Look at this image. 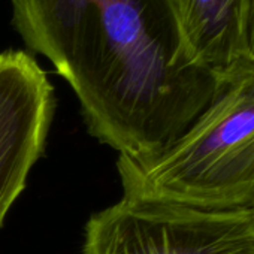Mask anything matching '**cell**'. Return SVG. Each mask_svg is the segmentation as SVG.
I'll return each mask as SVG.
<instances>
[{
    "mask_svg": "<svg viewBox=\"0 0 254 254\" xmlns=\"http://www.w3.org/2000/svg\"><path fill=\"white\" fill-rule=\"evenodd\" d=\"M12 12L73 88L88 132L123 157L168 150L220 87L187 57L169 0H12Z\"/></svg>",
    "mask_w": 254,
    "mask_h": 254,
    "instance_id": "6da1fadb",
    "label": "cell"
},
{
    "mask_svg": "<svg viewBox=\"0 0 254 254\" xmlns=\"http://www.w3.org/2000/svg\"><path fill=\"white\" fill-rule=\"evenodd\" d=\"M123 197L199 209L254 208V59L221 73L208 108L150 159L120 156Z\"/></svg>",
    "mask_w": 254,
    "mask_h": 254,
    "instance_id": "7a4b0ae2",
    "label": "cell"
},
{
    "mask_svg": "<svg viewBox=\"0 0 254 254\" xmlns=\"http://www.w3.org/2000/svg\"><path fill=\"white\" fill-rule=\"evenodd\" d=\"M82 254H254V208L123 197L90 217Z\"/></svg>",
    "mask_w": 254,
    "mask_h": 254,
    "instance_id": "3957f363",
    "label": "cell"
},
{
    "mask_svg": "<svg viewBox=\"0 0 254 254\" xmlns=\"http://www.w3.org/2000/svg\"><path fill=\"white\" fill-rule=\"evenodd\" d=\"M53 114L54 90L36 60L0 54V226L42 156Z\"/></svg>",
    "mask_w": 254,
    "mask_h": 254,
    "instance_id": "277c9868",
    "label": "cell"
},
{
    "mask_svg": "<svg viewBox=\"0 0 254 254\" xmlns=\"http://www.w3.org/2000/svg\"><path fill=\"white\" fill-rule=\"evenodd\" d=\"M184 51L199 67L221 75L251 57L248 26L253 0H169Z\"/></svg>",
    "mask_w": 254,
    "mask_h": 254,
    "instance_id": "5b68a950",
    "label": "cell"
},
{
    "mask_svg": "<svg viewBox=\"0 0 254 254\" xmlns=\"http://www.w3.org/2000/svg\"><path fill=\"white\" fill-rule=\"evenodd\" d=\"M248 48H250V56L254 59V0H253V5H251L250 26H248Z\"/></svg>",
    "mask_w": 254,
    "mask_h": 254,
    "instance_id": "8992f818",
    "label": "cell"
}]
</instances>
